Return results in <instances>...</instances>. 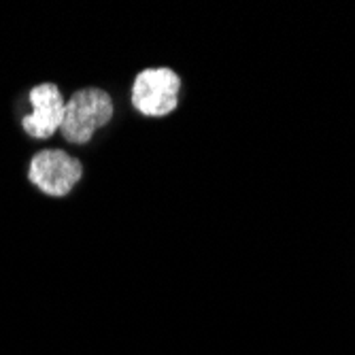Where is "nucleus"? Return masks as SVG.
I'll return each instance as SVG.
<instances>
[{
  "label": "nucleus",
  "instance_id": "f257e3e1",
  "mask_svg": "<svg viewBox=\"0 0 355 355\" xmlns=\"http://www.w3.org/2000/svg\"><path fill=\"white\" fill-rule=\"evenodd\" d=\"M113 117V101L103 89L87 87L75 92L67 107H64V119L60 125L62 137L69 143L83 145L87 143L96 130H101Z\"/></svg>",
  "mask_w": 355,
  "mask_h": 355
},
{
  "label": "nucleus",
  "instance_id": "f03ea898",
  "mask_svg": "<svg viewBox=\"0 0 355 355\" xmlns=\"http://www.w3.org/2000/svg\"><path fill=\"white\" fill-rule=\"evenodd\" d=\"M28 177L47 196H67L83 177V166L67 151L43 149L32 157Z\"/></svg>",
  "mask_w": 355,
  "mask_h": 355
},
{
  "label": "nucleus",
  "instance_id": "20e7f679",
  "mask_svg": "<svg viewBox=\"0 0 355 355\" xmlns=\"http://www.w3.org/2000/svg\"><path fill=\"white\" fill-rule=\"evenodd\" d=\"M32 113L21 119L26 135L35 139H49L55 135L64 119V103L62 92L53 83H41L30 89Z\"/></svg>",
  "mask_w": 355,
  "mask_h": 355
},
{
  "label": "nucleus",
  "instance_id": "7ed1b4c3",
  "mask_svg": "<svg viewBox=\"0 0 355 355\" xmlns=\"http://www.w3.org/2000/svg\"><path fill=\"white\" fill-rule=\"evenodd\" d=\"M181 79L171 69H147L132 87V105L147 117H164L177 109Z\"/></svg>",
  "mask_w": 355,
  "mask_h": 355
}]
</instances>
